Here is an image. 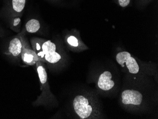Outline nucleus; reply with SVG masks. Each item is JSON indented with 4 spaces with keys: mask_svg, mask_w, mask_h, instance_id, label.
<instances>
[{
    "mask_svg": "<svg viewBox=\"0 0 158 119\" xmlns=\"http://www.w3.org/2000/svg\"><path fill=\"white\" fill-rule=\"evenodd\" d=\"M116 60L120 65L123 66L126 63V66L130 73L136 74L139 72L140 67L137 61L131 57V54L129 52L123 51L118 53L116 57Z\"/></svg>",
    "mask_w": 158,
    "mask_h": 119,
    "instance_id": "nucleus-2",
    "label": "nucleus"
},
{
    "mask_svg": "<svg viewBox=\"0 0 158 119\" xmlns=\"http://www.w3.org/2000/svg\"><path fill=\"white\" fill-rule=\"evenodd\" d=\"M36 49H37V50H38V51H39V50H40V45H39V44H38V43H37V46H36Z\"/></svg>",
    "mask_w": 158,
    "mask_h": 119,
    "instance_id": "nucleus-14",
    "label": "nucleus"
},
{
    "mask_svg": "<svg viewBox=\"0 0 158 119\" xmlns=\"http://www.w3.org/2000/svg\"><path fill=\"white\" fill-rule=\"evenodd\" d=\"M12 3L13 9L17 12H21L24 8L26 0H12Z\"/></svg>",
    "mask_w": 158,
    "mask_h": 119,
    "instance_id": "nucleus-10",
    "label": "nucleus"
},
{
    "mask_svg": "<svg viewBox=\"0 0 158 119\" xmlns=\"http://www.w3.org/2000/svg\"><path fill=\"white\" fill-rule=\"evenodd\" d=\"M73 106L74 112L81 119H88L91 117L93 108L88 98L78 95L74 98Z\"/></svg>",
    "mask_w": 158,
    "mask_h": 119,
    "instance_id": "nucleus-1",
    "label": "nucleus"
},
{
    "mask_svg": "<svg viewBox=\"0 0 158 119\" xmlns=\"http://www.w3.org/2000/svg\"><path fill=\"white\" fill-rule=\"evenodd\" d=\"M67 41L70 45L73 47H77L79 45L78 40L74 36H71L69 37L67 39Z\"/></svg>",
    "mask_w": 158,
    "mask_h": 119,
    "instance_id": "nucleus-11",
    "label": "nucleus"
},
{
    "mask_svg": "<svg viewBox=\"0 0 158 119\" xmlns=\"http://www.w3.org/2000/svg\"><path fill=\"white\" fill-rule=\"evenodd\" d=\"M23 49V43L18 38H14L10 41L9 51L14 57L20 55Z\"/></svg>",
    "mask_w": 158,
    "mask_h": 119,
    "instance_id": "nucleus-6",
    "label": "nucleus"
},
{
    "mask_svg": "<svg viewBox=\"0 0 158 119\" xmlns=\"http://www.w3.org/2000/svg\"><path fill=\"white\" fill-rule=\"evenodd\" d=\"M122 102L125 105H139L142 103L143 96L138 91L125 90L121 94Z\"/></svg>",
    "mask_w": 158,
    "mask_h": 119,
    "instance_id": "nucleus-3",
    "label": "nucleus"
},
{
    "mask_svg": "<svg viewBox=\"0 0 158 119\" xmlns=\"http://www.w3.org/2000/svg\"><path fill=\"white\" fill-rule=\"evenodd\" d=\"M119 2L122 7H126L128 5L130 0H119Z\"/></svg>",
    "mask_w": 158,
    "mask_h": 119,
    "instance_id": "nucleus-12",
    "label": "nucleus"
},
{
    "mask_svg": "<svg viewBox=\"0 0 158 119\" xmlns=\"http://www.w3.org/2000/svg\"><path fill=\"white\" fill-rule=\"evenodd\" d=\"M112 75L108 71L104 72L100 74L98 82V87L103 91H109L111 89L114 85V83L112 80Z\"/></svg>",
    "mask_w": 158,
    "mask_h": 119,
    "instance_id": "nucleus-4",
    "label": "nucleus"
},
{
    "mask_svg": "<svg viewBox=\"0 0 158 119\" xmlns=\"http://www.w3.org/2000/svg\"><path fill=\"white\" fill-rule=\"evenodd\" d=\"M20 19L19 18H17L14 19V24H13L14 26H16L19 24V22H20Z\"/></svg>",
    "mask_w": 158,
    "mask_h": 119,
    "instance_id": "nucleus-13",
    "label": "nucleus"
},
{
    "mask_svg": "<svg viewBox=\"0 0 158 119\" xmlns=\"http://www.w3.org/2000/svg\"><path fill=\"white\" fill-rule=\"evenodd\" d=\"M42 49V52L45 55L47 53L56 51V48L55 43L52 42L50 40H48L45 42L43 44Z\"/></svg>",
    "mask_w": 158,
    "mask_h": 119,
    "instance_id": "nucleus-9",
    "label": "nucleus"
},
{
    "mask_svg": "<svg viewBox=\"0 0 158 119\" xmlns=\"http://www.w3.org/2000/svg\"><path fill=\"white\" fill-rule=\"evenodd\" d=\"M40 27L39 20L32 19L29 20L26 24L27 31L30 33H35L39 31Z\"/></svg>",
    "mask_w": 158,
    "mask_h": 119,
    "instance_id": "nucleus-7",
    "label": "nucleus"
},
{
    "mask_svg": "<svg viewBox=\"0 0 158 119\" xmlns=\"http://www.w3.org/2000/svg\"><path fill=\"white\" fill-rule=\"evenodd\" d=\"M21 56L24 63L28 65H34L36 64L37 60L39 59L35 51L25 47L23 44Z\"/></svg>",
    "mask_w": 158,
    "mask_h": 119,
    "instance_id": "nucleus-5",
    "label": "nucleus"
},
{
    "mask_svg": "<svg viewBox=\"0 0 158 119\" xmlns=\"http://www.w3.org/2000/svg\"><path fill=\"white\" fill-rule=\"evenodd\" d=\"M61 59V56L56 51L47 53L45 55V61L50 63H56Z\"/></svg>",
    "mask_w": 158,
    "mask_h": 119,
    "instance_id": "nucleus-8",
    "label": "nucleus"
}]
</instances>
